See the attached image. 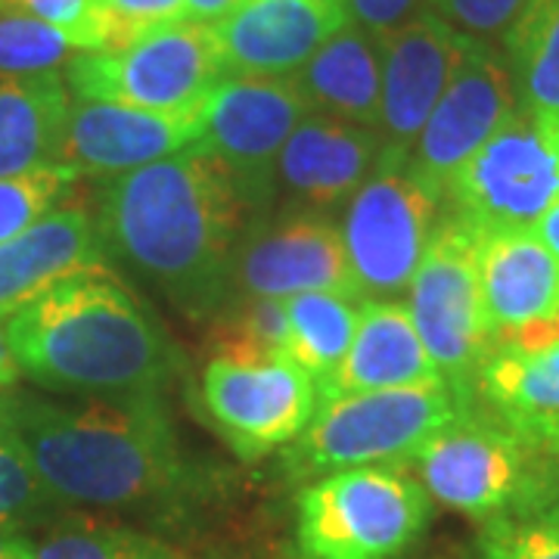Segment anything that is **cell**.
Masks as SVG:
<instances>
[{"label": "cell", "instance_id": "obj_1", "mask_svg": "<svg viewBox=\"0 0 559 559\" xmlns=\"http://www.w3.org/2000/svg\"><path fill=\"white\" fill-rule=\"evenodd\" d=\"M97 234L106 259L134 271L190 318H215L230 301L234 261L249 205L209 150L103 180Z\"/></svg>", "mask_w": 559, "mask_h": 559}, {"label": "cell", "instance_id": "obj_2", "mask_svg": "<svg viewBox=\"0 0 559 559\" xmlns=\"http://www.w3.org/2000/svg\"><path fill=\"white\" fill-rule=\"evenodd\" d=\"M10 429L57 503L146 510L193 485L162 395L10 399Z\"/></svg>", "mask_w": 559, "mask_h": 559}, {"label": "cell", "instance_id": "obj_3", "mask_svg": "<svg viewBox=\"0 0 559 559\" xmlns=\"http://www.w3.org/2000/svg\"><path fill=\"white\" fill-rule=\"evenodd\" d=\"M22 373L44 389L91 399L159 395L178 352L109 267L50 286L7 318Z\"/></svg>", "mask_w": 559, "mask_h": 559}, {"label": "cell", "instance_id": "obj_4", "mask_svg": "<svg viewBox=\"0 0 559 559\" xmlns=\"http://www.w3.org/2000/svg\"><path fill=\"white\" fill-rule=\"evenodd\" d=\"M466 411L448 382L382 389L318 404L299 439L283 448V473L314 481L364 466H407L419 448Z\"/></svg>", "mask_w": 559, "mask_h": 559}, {"label": "cell", "instance_id": "obj_5", "mask_svg": "<svg viewBox=\"0 0 559 559\" xmlns=\"http://www.w3.org/2000/svg\"><path fill=\"white\" fill-rule=\"evenodd\" d=\"M432 498L404 466H364L308 481L296 498L301 559H399L429 525Z\"/></svg>", "mask_w": 559, "mask_h": 559}, {"label": "cell", "instance_id": "obj_6", "mask_svg": "<svg viewBox=\"0 0 559 559\" xmlns=\"http://www.w3.org/2000/svg\"><path fill=\"white\" fill-rule=\"evenodd\" d=\"M441 197L436 183L411 168V159L380 153L340 224L360 301H395L411 286L441 224Z\"/></svg>", "mask_w": 559, "mask_h": 559}, {"label": "cell", "instance_id": "obj_7", "mask_svg": "<svg viewBox=\"0 0 559 559\" xmlns=\"http://www.w3.org/2000/svg\"><path fill=\"white\" fill-rule=\"evenodd\" d=\"M224 79L212 25L171 22L119 50H81L66 62L75 100H100L138 109H193Z\"/></svg>", "mask_w": 559, "mask_h": 559}, {"label": "cell", "instance_id": "obj_8", "mask_svg": "<svg viewBox=\"0 0 559 559\" xmlns=\"http://www.w3.org/2000/svg\"><path fill=\"white\" fill-rule=\"evenodd\" d=\"M476 230H532L559 200V121L520 109L444 183Z\"/></svg>", "mask_w": 559, "mask_h": 559}, {"label": "cell", "instance_id": "obj_9", "mask_svg": "<svg viewBox=\"0 0 559 559\" xmlns=\"http://www.w3.org/2000/svg\"><path fill=\"white\" fill-rule=\"evenodd\" d=\"M407 293V311L441 380L469 404L481 364L491 352L476 267V227L454 212L441 221Z\"/></svg>", "mask_w": 559, "mask_h": 559}, {"label": "cell", "instance_id": "obj_10", "mask_svg": "<svg viewBox=\"0 0 559 559\" xmlns=\"http://www.w3.org/2000/svg\"><path fill=\"white\" fill-rule=\"evenodd\" d=\"M535 448L540 444L507 423H485L463 411L407 466L429 498L466 516L495 520L510 516L528 495L540 469Z\"/></svg>", "mask_w": 559, "mask_h": 559}, {"label": "cell", "instance_id": "obj_11", "mask_svg": "<svg viewBox=\"0 0 559 559\" xmlns=\"http://www.w3.org/2000/svg\"><path fill=\"white\" fill-rule=\"evenodd\" d=\"M202 138L230 171L249 212H261L277 187V159L308 106L293 79L224 75L202 100Z\"/></svg>", "mask_w": 559, "mask_h": 559}, {"label": "cell", "instance_id": "obj_12", "mask_svg": "<svg viewBox=\"0 0 559 559\" xmlns=\"http://www.w3.org/2000/svg\"><path fill=\"white\" fill-rule=\"evenodd\" d=\"M202 401L227 444L246 460L286 448L318 411L314 380L289 355L271 360L212 358Z\"/></svg>", "mask_w": 559, "mask_h": 559}, {"label": "cell", "instance_id": "obj_13", "mask_svg": "<svg viewBox=\"0 0 559 559\" xmlns=\"http://www.w3.org/2000/svg\"><path fill=\"white\" fill-rule=\"evenodd\" d=\"M237 299H293L301 293H336L358 299L340 224L320 212L293 209L289 215L246 230L230 296Z\"/></svg>", "mask_w": 559, "mask_h": 559}, {"label": "cell", "instance_id": "obj_14", "mask_svg": "<svg viewBox=\"0 0 559 559\" xmlns=\"http://www.w3.org/2000/svg\"><path fill=\"white\" fill-rule=\"evenodd\" d=\"M516 109L520 91L503 50L495 44L473 40L457 75L444 87L432 116L419 131L411 150V168L444 193L451 175Z\"/></svg>", "mask_w": 559, "mask_h": 559}, {"label": "cell", "instance_id": "obj_15", "mask_svg": "<svg viewBox=\"0 0 559 559\" xmlns=\"http://www.w3.org/2000/svg\"><path fill=\"white\" fill-rule=\"evenodd\" d=\"M202 106L193 109H138L121 103L72 100L62 128L57 165L75 175L119 178L168 159L202 138Z\"/></svg>", "mask_w": 559, "mask_h": 559}, {"label": "cell", "instance_id": "obj_16", "mask_svg": "<svg viewBox=\"0 0 559 559\" xmlns=\"http://www.w3.org/2000/svg\"><path fill=\"white\" fill-rule=\"evenodd\" d=\"M469 47L473 40L432 13H419L399 32L380 38L382 97L377 131L382 138V153L411 159L423 124L432 116L444 87L457 75Z\"/></svg>", "mask_w": 559, "mask_h": 559}, {"label": "cell", "instance_id": "obj_17", "mask_svg": "<svg viewBox=\"0 0 559 559\" xmlns=\"http://www.w3.org/2000/svg\"><path fill=\"white\" fill-rule=\"evenodd\" d=\"M345 25L342 0H242L212 35L224 75L289 79Z\"/></svg>", "mask_w": 559, "mask_h": 559}, {"label": "cell", "instance_id": "obj_18", "mask_svg": "<svg viewBox=\"0 0 559 559\" xmlns=\"http://www.w3.org/2000/svg\"><path fill=\"white\" fill-rule=\"evenodd\" d=\"M380 153V131L308 112L280 153L277 183L293 209L330 215L373 175Z\"/></svg>", "mask_w": 559, "mask_h": 559}, {"label": "cell", "instance_id": "obj_19", "mask_svg": "<svg viewBox=\"0 0 559 559\" xmlns=\"http://www.w3.org/2000/svg\"><path fill=\"white\" fill-rule=\"evenodd\" d=\"M444 382L426 345L419 340L414 318L401 301H360L358 326L342 364L314 385L318 404L364 395L382 389H411Z\"/></svg>", "mask_w": 559, "mask_h": 559}, {"label": "cell", "instance_id": "obj_20", "mask_svg": "<svg viewBox=\"0 0 559 559\" xmlns=\"http://www.w3.org/2000/svg\"><path fill=\"white\" fill-rule=\"evenodd\" d=\"M91 267H106L97 218L84 205H57L20 237L0 242V318Z\"/></svg>", "mask_w": 559, "mask_h": 559}, {"label": "cell", "instance_id": "obj_21", "mask_svg": "<svg viewBox=\"0 0 559 559\" xmlns=\"http://www.w3.org/2000/svg\"><path fill=\"white\" fill-rule=\"evenodd\" d=\"M476 267L491 340L559 311V259L535 230H476Z\"/></svg>", "mask_w": 559, "mask_h": 559}, {"label": "cell", "instance_id": "obj_22", "mask_svg": "<svg viewBox=\"0 0 559 559\" xmlns=\"http://www.w3.org/2000/svg\"><path fill=\"white\" fill-rule=\"evenodd\" d=\"M289 79L308 112L333 116L373 131L380 128V40L358 25L348 22Z\"/></svg>", "mask_w": 559, "mask_h": 559}, {"label": "cell", "instance_id": "obj_23", "mask_svg": "<svg viewBox=\"0 0 559 559\" xmlns=\"http://www.w3.org/2000/svg\"><path fill=\"white\" fill-rule=\"evenodd\" d=\"M476 389L513 432L559 454V342L491 348Z\"/></svg>", "mask_w": 559, "mask_h": 559}, {"label": "cell", "instance_id": "obj_24", "mask_svg": "<svg viewBox=\"0 0 559 559\" xmlns=\"http://www.w3.org/2000/svg\"><path fill=\"white\" fill-rule=\"evenodd\" d=\"M69 106L60 72H0V178L57 165Z\"/></svg>", "mask_w": 559, "mask_h": 559}, {"label": "cell", "instance_id": "obj_25", "mask_svg": "<svg viewBox=\"0 0 559 559\" xmlns=\"http://www.w3.org/2000/svg\"><path fill=\"white\" fill-rule=\"evenodd\" d=\"M503 57L522 106L559 121V0H532L525 7L503 38Z\"/></svg>", "mask_w": 559, "mask_h": 559}, {"label": "cell", "instance_id": "obj_26", "mask_svg": "<svg viewBox=\"0 0 559 559\" xmlns=\"http://www.w3.org/2000/svg\"><path fill=\"white\" fill-rule=\"evenodd\" d=\"M286 301L289 318V358L314 380H326L345 358L355 326H358V299L336 293H301Z\"/></svg>", "mask_w": 559, "mask_h": 559}, {"label": "cell", "instance_id": "obj_27", "mask_svg": "<svg viewBox=\"0 0 559 559\" xmlns=\"http://www.w3.org/2000/svg\"><path fill=\"white\" fill-rule=\"evenodd\" d=\"M215 358L271 360L289 352V318L283 299H237L221 308L212 330Z\"/></svg>", "mask_w": 559, "mask_h": 559}, {"label": "cell", "instance_id": "obj_28", "mask_svg": "<svg viewBox=\"0 0 559 559\" xmlns=\"http://www.w3.org/2000/svg\"><path fill=\"white\" fill-rule=\"evenodd\" d=\"M35 559H187L171 544L124 525L62 522L35 547Z\"/></svg>", "mask_w": 559, "mask_h": 559}, {"label": "cell", "instance_id": "obj_29", "mask_svg": "<svg viewBox=\"0 0 559 559\" xmlns=\"http://www.w3.org/2000/svg\"><path fill=\"white\" fill-rule=\"evenodd\" d=\"M75 53V40L66 32L47 25L20 7L0 3V72L3 75H32L57 72Z\"/></svg>", "mask_w": 559, "mask_h": 559}, {"label": "cell", "instance_id": "obj_30", "mask_svg": "<svg viewBox=\"0 0 559 559\" xmlns=\"http://www.w3.org/2000/svg\"><path fill=\"white\" fill-rule=\"evenodd\" d=\"M75 180L79 175L66 165H44L35 171L0 178V242L20 237L22 230L62 205Z\"/></svg>", "mask_w": 559, "mask_h": 559}, {"label": "cell", "instance_id": "obj_31", "mask_svg": "<svg viewBox=\"0 0 559 559\" xmlns=\"http://www.w3.org/2000/svg\"><path fill=\"white\" fill-rule=\"evenodd\" d=\"M57 510V500L38 479L32 460L13 436H0V525H25Z\"/></svg>", "mask_w": 559, "mask_h": 559}, {"label": "cell", "instance_id": "obj_32", "mask_svg": "<svg viewBox=\"0 0 559 559\" xmlns=\"http://www.w3.org/2000/svg\"><path fill=\"white\" fill-rule=\"evenodd\" d=\"M532 0H426V13L481 44H503Z\"/></svg>", "mask_w": 559, "mask_h": 559}, {"label": "cell", "instance_id": "obj_33", "mask_svg": "<svg viewBox=\"0 0 559 559\" xmlns=\"http://www.w3.org/2000/svg\"><path fill=\"white\" fill-rule=\"evenodd\" d=\"M473 559H559V535L516 516H495L481 528Z\"/></svg>", "mask_w": 559, "mask_h": 559}, {"label": "cell", "instance_id": "obj_34", "mask_svg": "<svg viewBox=\"0 0 559 559\" xmlns=\"http://www.w3.org/2000/svg\"><path fill=\"white\" fill-rule=\"evenodd\" d=\"M106 22V50L128 47L146 32L187 20V0H97Z\"/></svg>", "mask_w": 559, "mask_h": 559}, {"label": "cell", "instance_id": "obj_35", "mask_svg": "<svg viewBox=\"0 0 559 559\" xmlns=\"http://www.w3.org/2000/svg\"><path fill=\"white\" fill-rule=\"evenodd\" d=\"M66 32L79 50H106V22L97 0H0Z\"/></svg>", "mask_w": 559, "mask_h": 559}, {"label": "cell", "instance_id": "obj_36", "mask_svg": "<svg viewBox=\"0 0 559 559\" xmlns=\"http://www.w3.org/2000/svg\"><path fill=\"white\" fill-rule=\"evenodd\" d=\"M348 22L380 40L426 13V0H342Z\"/></svg>", "mask_w": 559, "mask_h": 559}, {"label": "cell", "instance_id": "obj_37", "mask_svg": "<svg viewBox=\"0 0 559 559\" xmlns=\"http://www.w3.org/2000/svg\"><path fill=\"white\" fill-rule=\"evenodd\" d=\"M510 516L544 525V528H550V532L559 535V460L557 463L540 466L525 500H522Z\"/></svg>", "mask_w": 559, "mask_h": 559}, {"label": "cell", "instance_id": "obj_38", "mask_svg": "<svg viewBox=\"0 0 559 559\" xmlns=\"http://www.w3.org/2000/svg\"><path fill=\"white\" fill-rule=\"evenodd\" d=\"M242 0H187V20L215 25L224 16H230Z\"/></svg>", "mask_w": 559, "mask_h": 559}, {"label": "cell", "instance_id": "obj_39", "mask_svg": "<svg viewBox=\"0 0 559 559\" xmlns=\"http://www.w3.org/2000/svg\"><path fill=\"white\" fill-rule=\"evenodd\" d=\"M0 559H35V544L16 525H0Z\"/></svg>", "mask_w": 559, "mask_h": 559}, {"label": "cell", "instance_id": "obj_40", "mask_svg": "<svg viewBox=\"0 0 559 559\" xmlns=\"http://www.w3.org/2000/svg\"><path fill=\"white\" fill-rule=\"evenodd\" d=\"M22 377V367L16 355H13V345H10V330H7V318H0V389L13 385Z\"/></svg>", "mask_w": 559, "mask_h": 559}, {"label": "cell", "instance_id": "obj_41", "mask_svg": "<svg viewBox=\"0 0 559 559\" xmlns=\"http://www.w3.org/2000/svg\"><path fill=\"white\" fill-rule=\"evenodd\" d=\"M532 230H535V237H538V240L559 259V200L540 215V221Z\"/></svg>", "mask_w": 559, "mask_h": 559}, {"label": "cell", "instance_id": "obj_42", "mask_svg": "<svg viewBox=\"0 0 559 559\" xmlns=\"http://www.w3.org/2000/svg\"><path fill=\"white\" fill-rule=\"evenodd\" d=\"M10 432V399H0V436Z\"/></svg>", "mask_w": 559, "mask_h": 559}]
</instances>
